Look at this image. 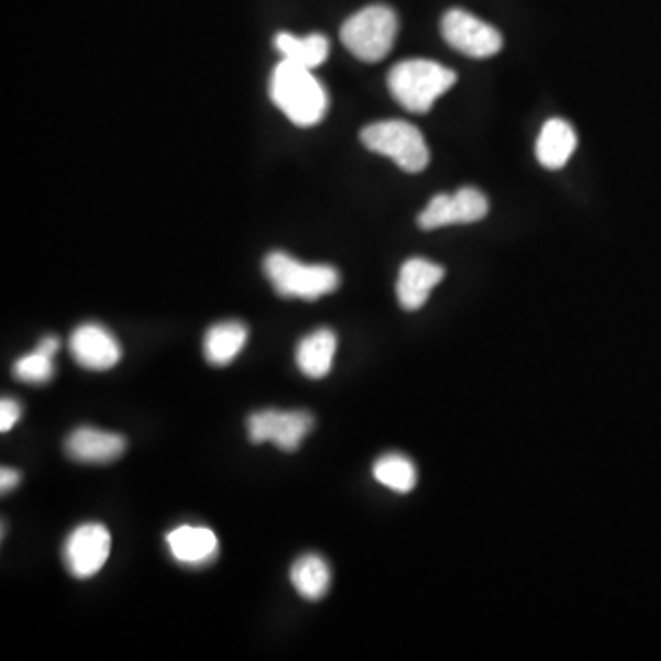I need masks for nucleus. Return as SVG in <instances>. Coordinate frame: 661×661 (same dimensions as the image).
I'll use <instances>...</instances> for the list:
<instances>
[{
	"label": "nucleus",
	"mask_w": 661,
	"mask_h": 661,
	"mask_svg": "<svg viewBox=\"0 0 661 661\" xmlns=\"http://www.w3.org/2000/svg\"><path fill=\"white\" fill-rule=\"evenodd\" d=\"M271 98L298 128H312L328 112V95L312 70L282 59L271 78Z\"/></svg>",
	"instance_id": "1"
},
{
	"label": "nucleus",
	"mask_w": 661,
	"mask_h": 661,
	"mask_svg": "<svg viewBox=\"0 0 661 661\" xmlns=\"http://www.w3.org/2000/svg\"><path fill=\"white\" fill-rule=\"evenodd\" d=\"M456 73L430 59H408L388 74L389 92L406 111L422 114L456 84Z\"/></svg>",
	"instance_id": "2"
},
{
	"label": "nucleus",
	"mask_w": 661,
	"mask_h": 661,
	"mask_svg": "<svg viewBox=\"0 0 661 661\" xmlns=\"http://www.w3.org/2000/svg\"><path fill=\"white\" fill-rule=\"evenodd\" d=\"M263 271L274 290L284 298L318 300L334 293L340 284L337 268L329 265H307L285 252H271L263 262Z\"/></svg>",
	"instance_id": "3"
},
{
	"label": "nucleus",
	"mask_w": 661,
	"mask_h": 661,
	"mask_svg": "<svg viewBox=\"0 0 661 661\" xmlns=\"http://www.w3.org/2000/svg\"><path fill=\"white\" fill-rule=\"evenodd\" d=\"M397 35V18L388 7H367L351 15L342 29L340 40L345 48L366 63H377L388 56Z\"/></svg>",
	"instance_id": "4"
},
{
	"label": "nucleus",
	"mask_w": 661,
	"mask_h": 661,
	"mask_svg": "<svg viewBox=\"0 0 661 661\" xmlns=\"http://www.w3.org/2000/svg\"><path fill=\"white\" fill-rule=\"evenodd\" d=\"M367 150L388 156L403 172L419 173L428 166L430 151L421 131L408 122L384 120L367 125L361 134Z\"/></svg>",
	"instance_id": "5"
},
{
	"label": "nucleus",
	"mask_w": 661,
	"mask_h": 661,
	"mask_svg": "<svg viewBox=\"0 0 661 661\" xmlns=\"http://www.w3.org/2000/svg\"><path fill=\"white\" fill-rule=\"evenodd\" d=\"M315 427V417L306 410H262L252 414L246 430L254 445L274 443L279 451L293 452Z\"/></svg>",
	"instance_id": "6"
},
{
	"label": "nucleus",
	"mask_w": 661,
	"mask_h": 661,
	"mask_svg": "<svg viewBox=\"0 0 661 661\" xmlns=\"http://www.w3.org/2000/svg\"><path fill=\"white\" fill-rule=\"evenodd\" d=\"M111 533L98 522L81 524L68 535L63 546V561L76 579L95 577L111 555Z\"/></svg>",
	"instance_id": "7"
},
{
	"label": "nucleus",
	"mask_w": 661,
	"mask_h": 661,
	"mask_svg": "<svg viewBox=\"0 0 661 661\" xmlns=\"http://www.w3.org/2000/svg\"><path fill=\"white\" fill-rule=\"evenodd\" d=\"M447 43L474 59L495 56L502 48V35L495 26L463 10H451L441 21Z\"/></svg>",
	"instance_id": "8"
},
{
	"label": "nucleus",
	"mask_w": 661,
	"mask_h": 661,
	"mask_svg": "<svg viewBox=\"0 0 661 661\" xmlns=\"http://www.w3.org/2000/svg\"><path fill=\"white\" fill-rule=\"evenodd\" d=\"M489 211V202L478 189L462 188L456 194L436 195L419 216L422 230H436L458 223H476Z\"/></svg>",
	"instance_id": "9"
},
{
	"label": "nucleus",
	"mask_w": 661,
	"mask_h": 661,
	"mask_svg": "<svg viewBox=\"0 0 661 661\" xmlns=\"http://www.w3.org/2000/svg\"><path fill=\"white\" fill-rule=\"evenodd\" d=\"M68 350L79 366L90 372H107L122 359V348L106 328L84 323L68 340Z\"/></svg>",
	"instance_id": "10"
},
{
	"label": "nucleus",
	"mask_w": 661,
	"mask_h": 661,
	"mask_svg": "<svg viewBox=\"0 0 661 661\" xmlns=\"http://www.w3.org/2000/svg\"><path fill=\"white\" fill-rule=\"evenodd\" d=\"M125 439L120 433L106 432L95 427L76 428L67 441L65 452L74 462L106 465L117 462L125 452Z\"/></svg>",
	"instance_id": "11"
},
{
	"label": "nucleus",
	"mask_w": 661,
	"mask_h": 661,
	"mask_svg": "<svg viewBox=\"0 0 661 661\" xmlns=\"http://www.w3.org/2000/svg\"><path fill=\"white\" fill-rule=\"evenodd\" d=\"M445 278V268L436 263L411 257L400 267L399 279H397V298L406 311H417L427 304L428 296L432 293L441 279Z\"/></svg>",
	"instance_id": "12"
},
{
	"label": "nucleus",
	"mask_w": 661,
	"mask_h": 661,
	"mask_svg": "<svg viewBox=\"0 0 661 661\" xmlns=\"http://www.w3.org/2000/svg\"><path fill=\"white\" fill-rule=\"evenodd\" d=\"M166 542L173 559L184 566H206L216 561L219 553V542L210 528L180 526L167 533Z\"/></svg>",
	"instance_id": "13"
},
{
	"label": "nucleus",
	"mask_w": 661,
	"mask_h": 661,
	"mask_svg": "<svg viewBox=\"0 0 661 661\" xmlns=\"http://www.w3.org/2000/svg\"><path fill=\"white\" fill-rule=\"evenodd\" d=\"M577 147V134L566 120L553 118L544 123L537 140V158L548 169H561Z\"/></svg>",
	"instance_id": "14"
},
{
	"label": "nucleus",
	"mask_w": 661,
	"mask_h": 661,
	"mask_svg": "<svg viewBox=\"0 0 661 661\" xmlns=\"http://www.w3.org/2000/svg\"><path fill=\"white\" fill-rule=\"evenodd\" d=\"M337 334L331 329H317L296 348V364L309 378H322L333 370Z\"/></svg>",
	"instance_id": "15"
},
{
	"label": "nucleus",
	"mask_w": 661,
	"mask_h": 661,
	"mask_svg": "<svg viewBox=\"0 0 661 661\" xmlns=\"http://www.w3.org/2000/svg\"><path fill=\"white\" fill-rule=\"evenodd\" d=\"M246 339H249V329L245 323L230 320V322L211 326L202 345L206 361L210 362L211 366H227L243 351Z\"/></svg>",
	"instance_id": "16"
},
{
	"label": "nucleus",
	"mask_w": 661,
	"mask_h": 661,
	"mask_svg": "<svg viewBox=\"0 0 661 661\" xmlns=\"http://www.w3.org/2000/svg\"><path fill=\"white\" fill-rule=\"evenodd\" d=\"M290 583L304 599H322L331 586V570L328 562L317 553L301 555L290 568Z\"/></svg>",
	"instance_id": "17"
},
{
	"label": "nucleus",
	"mask_w": 661,
	"mask_h": 661,
	"mask_svg": "<svg viewBox=\"0 0 661 661\" xmlns=\"http://www.w3.org/2000/svg\"><path fill=\"white\" fill-rule=\"evenodd\" d=\"M276 48L284 59L309 70L320 67L329 56V41L320 34L307 35L300 40L296 35L282 32L276 37Z\"/></svg>",
	"instance_id": "18"
},
{
	"label": "nucleus",
	"mask_w": 661,
	"mask_h": 661,
	"mask_svg": "<svg viewBox=\"0 0 661 661\" xmlns=\"http://www.w3.org/2000/svg\"><path fill=\"white\" fill-rule=\"evenodd\" d=\"M373 478L384 487L405 495L417 485V469L408 458L389 452L386 456L378 458L373 465Z\"/></svg>",
	"instance_id": "19"
},
{
	"label": "nucleus",
	"mask_w": 661,
	"mask_h": 661,
	"mask_svg": "<svg viewBox=\"0 0 661 661\" xmlns=\"http://www.w3.org/2000/svg\"><path fill=\"white\" fill-rule=\"evenodd\" d=\"M13 375L29 384L51 383L54 377V356L35 348L29 355L21 356L13 364Z\"/></svg>",
	"instance_id": "20"
},
{
	"label": "nucleus",
	"mask_w": 661,
	"mask_h": 661,
	"mask_svg": "<svg viewBox=\"0 0 661 661\" xmlns=\"http://www.w3.org/2000/svg\"><path fill=\"white\" fill-rule=\"evenodd\" d=\"M23 408L15 399H2L0 403V432H10L19 419H21Z\"/></svg>",
	"instance_id": "21"
},
{
	"label": "nucleus",
	"mask_w": 661,
	"mask_h": 661,
	"mask_svg": "<svg viewBox=\"0 0 661 661\" xmlns=\"http://www.w3.org/2000/svg\"><path fill=\"white\" fill-rule=\"evenodd\" d=\"M21 484V474L15 469L2 467L0 471V489L7 495Z\"/></svg>",
	"instance_id": "22"
},
{
	"label": "nucleus",
	"mask_w": 661,
	"mask_h": 661,
	"mask_svg": "<svg viewBox=\"0 0 661 661\" xmlns=\"http://www.w3.org/2000/svg\"><path fill=\"white\" fill-rule=\"evenodd\" d=\"M37 350L45 351L48 355H56L57 350H59V340L56 337H45V339L41 340L40 344H37Z\"/></svg>",
	"instance_id": "23"
}]
</instances>
